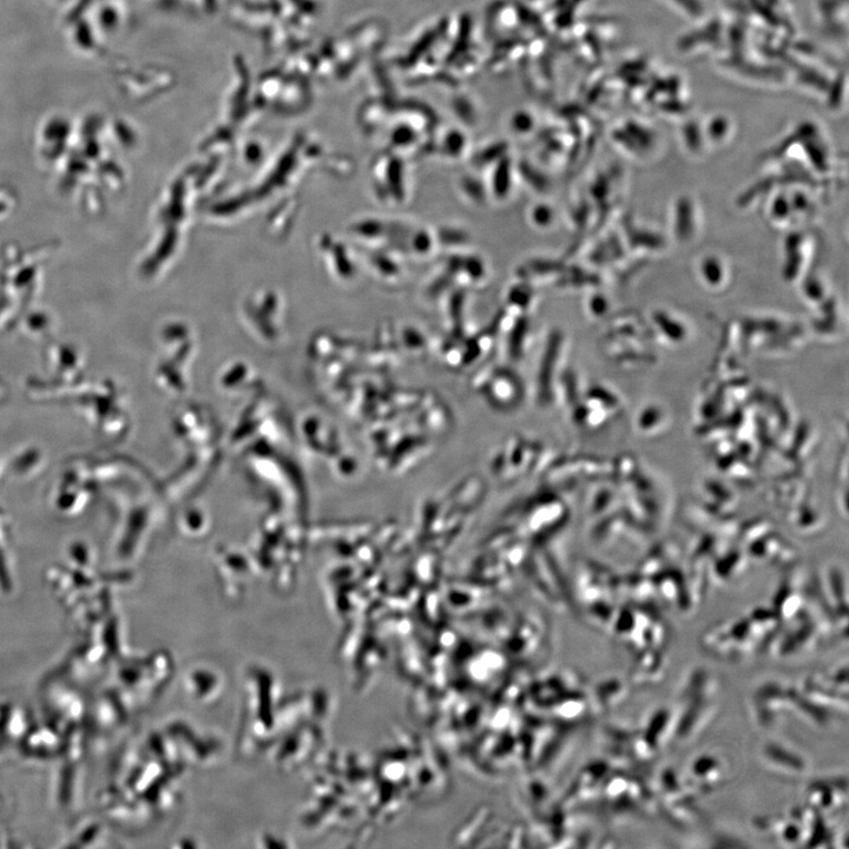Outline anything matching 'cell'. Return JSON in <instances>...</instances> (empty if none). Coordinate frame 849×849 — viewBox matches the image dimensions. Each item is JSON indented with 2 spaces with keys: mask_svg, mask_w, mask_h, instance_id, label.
Returning a JSON list of instances; mask_svg holds the SVG:
<instances>
[{
  "mask_svg": "<svg viewBox=\"0 0 849 849\" xmlns=\"http://www.w3.org/2000/svg\"><path fill=\"white\" fill-rule=\"evenodd\" d=\"M789 707H793L792 688L779 682L763 684L753 695V712L762 726L775 725Z\"/></svg>",
  "mask_w": 849,
  "mask_h": 849,
  "instance_id": "obj_4",
  "label": "cell"
},
{
  "mask_svg": "<svg viewBox=\"0 0 849 849\" xmlns=\"http://www.w3.org/2000/svg\"><path fill=\"white\" fill-rule=\"evenodd\" d=\"M658 792L661 802L670 814V818L686 824L696 816L697 796L688 786L683 774L675 772L674 769L663 770L657 780Z\"/></svg>",
  "mask_w": 849,
  "mask_h": 849,
  "instance_id": "obj_2",
  "label": "cell"
},
{
  "mask_svg": "<svg viewBox=\"0 0 849 849\" xmlns=\"http://www.w3.org/2000/svg\"><path fill=\"white\" fill-rule=\"evenodd\" d=\"M806 800L809 808L821 815H832L847 805V780L840 778L818 780L807 788Z\"/></svg>",
  "mask_w": 849,
  "mask_h": 849,
  "instance_id": "obj_5",
  "label": "cell"
},
{
  "mask_svg": "<svg viewBox=\"0 0 849 849\" xmlns=\"http://www.w3.org/2000/svg\"><path fill=\"white\" fill-rule=\"evenodd\" d=\"M667 669V656L663 649H651L638 654L633 667V682L638 686H648L661 681Z\"/></svg>",
  "mask_w": 849,
  "mask_h": 849,
  "instance_id": "obj_8",
  "label": "cell"
},
{
  "mask_svg": "<svg viewBox=\"0 0 849 849\" xmlns=\"http://www.w3.org/2000/svg\"><path fill=\"white\" fill-rule=\"evenodd\" d=\"M728 773L727 760L720 754L707 752L689 763L683 778L691 791L701 798L719 791L725 785Z\"/></svg>",
  "mask_w": 849,
  "mask_h": 849,
  "instance_id": "obj_3",
  "label": "cell"
},
{
  "mask_svg": "<svg viewBox=\"0 0 849 849\" xmlns=\"http://www.w3.org/2000/svg\"><path fill=\"white\" fill-rule=\"evenodd\" d=\"M648 746L657 754L666 747L670 737L675 734V713L673 709L661 708L651 714L640 730Z\"/></svg>",
  "mask_w": 849,
  "mask_h": 849,
  "instance_id": "obj_7",
  "label": "cell"
},
{
  "mask_svg": "<svg viewBox=\"0 0 849 849\" xmlns=\"http://www.w3.org/2000/svg\"><path fill=\"white\" fill-rule=\"evenodd\" d=\"M760 754L765 766L774 770L775 773L798 778L807 772L808 763L804 756L786 743L767 741L762 746Z\"/></svg>",
  "mask_w": 849,
  "mask_h": 849,
  "instance_id": "obj_6",
  "label": "cell"
},
{
  "mask_svg": "<svg viewBox=\"0 0 849 849\" xmlns=\"http://www.w3.org/2000/svg\"><path fill=\"white\" fill-rule=\"evenodd\" d=\"M717 688L714 677L703 669H695L687 677L674 709V737L682 741L693 739L707 726L716 710Z\"/></svg>",
  "mask_w": 849,
  "mask_h": 849,
  "instance_id": "obj_1",
  "label": "cell"
}]
</instances>
